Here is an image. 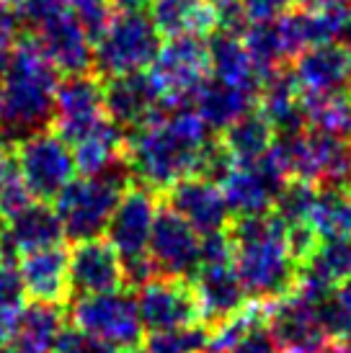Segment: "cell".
Segmentation results:
<instances>
[{
    "label": "cell",
    "instance_id": "6da1fadb",
    "mask_svg": "<svg viewBox=\"0 0 351 353\" xmlns=\"http://www.w3.org/2000/svg\"><path fill=\"white\" fill-rule=\"evenodd\" d=\"M215 137L191 103L168 108L160 119L127 134L124 160L132 181L163 194L181 178L194 176L202 150Z\"/></svg>",
    "mask_w": 351,
    "mask_h": 353
},
{
    "label": "cell",
    "instance_id": "7a4b0ae2",
    "mask_svg": "<svg viewBox=\"0 0 351 353\" xmlns=\"http://www.w3.org/2000/svg\"><path fill=\"white\" fill-rule=\"evenodd\" d=\"M233 237V263L254 302H274L294 289L300 263L290 250L287 225L279 216H233L227 227Z\"/></svg>",
    "mask_w": 351,
    "mask_h": 353
},
{
    "label": "cell",
    "instance_id": "3957f363",
    "mask_svg": "<svg viewBox=\"0 0 351 353\" xmlns=\"http://www.w3.org/2000/svg\"><path fill=\"white\" fill-rule=\"evenodd\" d=\"M59 80L62 78L57 68L26 34L10 50L8 70L0 83L3 111H6L3 134H0L3 142L16 145L37 132L52 129Z\"/></svg>",
    "mask_w": 351,
    "mask_h": 353
},
{
    "label": "cell",
    "instance_id": "277c9868",
    "mask_svg": "<svg viewBox=\"0 0 351 353\" xmlns=\"http://www.w3.org/2000/svg\"><path fill=\"white\" fill-rule=\"evenodd\" d=\"M132 183V173H108V176H80L70 181L52 201L65 227V237L73 243L93 240L106 232L111 214L122 194Z\"/></svg>",
    "mask_w": 351,
    "mask_h": 353
},
{
    "label": "cell",
    "instance_id": "5b68a950",
    "mask_svg": "<svg viewBox=\"0 0 351 353\" xmlns=\"http://www.w3.org/2000/svg\"><path fill=\"white\" fill-rule=\"evenodd\" d=\"M160 47L163 34L150 13H114L93 39V70L101 78L147 72Z\"/></svg>",
    "mask_w": 351,
    "mask_h": 353
},
{
    "label": "cell",
    "instance_id": "8992f818",
    "mask_svg": "<svg viewBox=\"0 0 351 353\" xmlns=\"http://www.w3.org/2000/svg\"><path fill=\"white\" fill-rule=\"evenodd\" d=\"M70 325L117 353H132L145 343V325L129 289L70 299Z\"/></svg>",
    "mask_w": 351,
    "mask_h": 353
},
{
    "label": "cell",
    "instance_id": "52a82bcc",
    "mask_svg": "<svg viewBox=\"0 0 351 353\" xmlns=\"http://www.w3.org/2000/svg\"><path fill=\"white\" fill-rule=\"evenodd\" d=\"M21 176L31 196L39 201H55L70 181L78 178L73 145L59 137L55 129H44L13 145Z\"/></svg>",
    "mask_w": 351,
    "mask_h": 353
},
{
    "label": "cell",
    "instance_id": "ba28073f",
    "mask_svg": "<svg viewBox=\"0 0 351 353\" xmlns=\"http://www.w3.org/2000/svg\"><path fill=\"white\" fill-rule=\"evenodd\" d=\"M168 108L191 103L199 85L209 78V47L202 37L163 39L153 68L147 70Z\"/></svg>",
    "mask_w": 351,
    "mask_h": 353
},
{
    "label": "cell",
    "instance_id": "9c48e42d",
    "mask_svg": "<svg viewBox=\"0 0 351 353\" xmlns=\"http://www.w3.org/2000/svg\"><path fill=\"white\" fill-rule=\"evenodd\" d=\"M106 121L104 78L96 70L80 75H62L55 99V119H52V129L59 137L75 145Z\"/></svg>",
    "mask_w": 351,
    "mask_h": 353
},
{
    "label": "cell",
    "instance_id": "30bf717a",
    "mask_svg": "<svg viewBox=\"0 0 351 353\" xmlns=\"http://www.w3.org/2000/svg\"><path fill=\"white\" fill-rule=\"evenodd\" d=\"M137 310L145 333H168L178 327L202 323V310L196 302L194 286L186 279L158 276L142 289H137Z\"/></svg>",
    "mask_w": 351,
    "mask_h": 353
},
{
    "label": "cell",
    "instance_id": "8fae6325",
    "mask_svg": "<svg viewBox=\"0 0 351 353\" xmlns=\"http://www.w3.org/2000/svg\"><path fill=\"white\" fill-rule=\"evenodd\" d=\"M160 204H163V194H158L155 188L142 186L137 181H132L127 191L122 194L106 227V240L117 248L122 261L147 255Z\"/></svg>",
    "mask_w": 351,
    "mask_h": 353
},
{
    "label": "cell",
    "instance_id": "7c38bea8",
    "mask_svg": "<svg viewBox=\"0 0 351 353\" xmlns=\"http://www.w3.org/2000/svg\"><path fill=\"white\" fill-rule=\"evenodd\" d=\"M147 255L153 258L160 276L191 281L196 268L202 265V235L184 216H178L166 204H160Z\"/></svg>",
    "mask_w": 351,
    "mask_h": 353
},
{
    "label": "cell",
    "instance_id": "4fadbf2b",
    "mask_svg": "<svg viewBox=\"0 0 351 353\" xmlns=\"http://www.w3.org/2000/svg\"><path fill=\"white\" fill-rule=\"evenodd\" d=\"M106 117L124 134L145 127L168 111L166 99L160 96L150 72H129L117 78H104Z\"/></svg>",
    "mask_w": 351,
    "mask_h": 353
},
{
    "label": "cell",
    "instance_id": "5bb4252c",
    "mask_svg": "<svg viewBox=\"0 0 351 353\" xmlns=\"http://www.w3.org/2000/svg\"><path fill=\"white\" fill-rule=\"evenodd\" d=\"M127 289L124 261L106 237L80 240L70 248V299Z\"/></svg>",
    "mask_w": 351,
    "mask_h": 353
},
{
    "label": "cell",
    "instance_id": "9a60e30c",
    "mask_svg": "<svg viewBox=\"0 0 351 353\" xmlns=\"http://www.w3.org/2000/svg\"><path fill=\"white\" fill-rule=\"evenodd\" d=\"M29 37L39 44L59 75L93 72V39L68 8L31 29Z\"/></svg>",
    "mask_w": 351,
    "mask_h": 353
},
{
    "label": "cell",
    "instance_id": "2e32d148",
    "mask_svg": "<svg viewBox=\"0 0 351 353\" xmlns=\"http://www.w3.org/2000/svg\"><path fill=\"white\" fill-rule=\"evenodd\" d=\"M163 204L184 216L199 235L225 232L233 222V212L220 183L202 176H189L173 183L168 191H163Z\"/></svg>",
    "mask_w": 351,
    "mask_h": 353
},
{
    "label": "cell",
    "instance_id": "e0dca14e",
    "mask_svg": "<svg viewBox=\"0 0 351 353\" xmlns=\"http://www.w3.org/2000/svg\"><path fill=\"white\" fill-rule=\"evenodd\" d=\"M287 181L290 178L282 173V168L274 163L272 155H266L254 165H235L230 176L220 183V188L230 204L233 216H251L269 214L279 188Z\"/></svg>",
    "mask_w": 351,
    "mask_h": 353
},
{
    "label": "cell",
    "instance_id": "ac0fdd59",
    "mask_svg": "<svg viewBox=\"0 0 351 353\" xmlns=\"http://www.w3.org/2000/svg\"><path fill=\"white\" fill-rule=\"evenodd\" d=\"M266 317L282 353H321L328 343V335L323 333L315 314V302L297 292L266 302Z\"/></svg>",
    "mask_w": 351,
    "mask_h": 353
},
{
    "label": "cell",
    "instance_id": "d6986e66",
    "mask_svg": "<svg viewBox=\"0 0 351 353\" xmlns=\"http://www.w3.org/2000/svg\"><path fill=\"white\" fill-rule=\"evenodd\" d=\"M196 302L202 310V323L207 327L230 320L233 314L245 310L254 302L245 292L240 276L235 271V263H205L191 276Z\"/></svg>",
    "mask_w": 351,
    "mask_h": 353
},
{
    "label": "cell",
    "instance_id": "ffe728a7",
    "mask_svg": "<svg viewBox=\"0 0 351 353\" xmlns=\"http://www.w3.org/2000/svg\"><path fill=\"white\" fill-rule=\"evenodd\" d=\"M19 274L34 302H70V250L65 243L23 253L19 258Z\"/></svg>",
    "mask_w": 351,
    "mask_h": 353
},
{
    "label": "cell",
    "instance_id": "44dd1931",
    "mask_svg": "<svg viewBox=\"0 0 351 353\" xmlns=\"http://www.w3.org/2000/svg\"><path fill=\"white\" fill-rule=\"evenodd\" d=\"M303 93H343L351 75V50L343 41H328L300 52L292 59Z\"/></svg>",
    "mask_w": 351,
    "mask_h": 353
},
{
    "label": "cell",
    "instance_id": "7402d4cb",
    "mask_svg": "<svg viewBox=\"0 0 351 353\" xmlns=\"http://www.w3.org/2000/svg\"><path fill=\"white\" fill-rule=\"evenodd\" d=\"M62 243H65V227L59 222L55 204L34 199L29 206L8 216V245L3 255L10 261H19L23 253Z\"/></svg>",
    "mask_w": 351,
    "mask_h": 353
},
{
    "label": "cell",
    "instance_id": "603a6c76",
    "mask_svg": "<svg viewBox=\"0 0 351 353\" xmlns=\"http://www.w3.org/2000/svg\"><path fill=\"white\" fill-rule=\"evenodd\" d=\"M65 330V307L49 302H29L10 325L3 353H55L59 333Z\"/></svg>",
    "mask_w": 351,
    "mask_h": 353
},
{
    "label": "cell",
    "instance_id": "cb8c5ba5",
    "mask_svg": "<svg viewBox=\"0 0 351 353\" xmlns=\"http://www.w3.org/2000/svg\"><path fill=\"white\" fill-rule=\"evenodd\" d=\"M191 106H194L199 117L205 119L207 127L212 129L215 134H222L233 121H238L243 114H248L251 108L258 106V99L251 90L209 75L194 93Z\"/></svg>",
    "mask_w": 351,
    "mask_h": 353
},
{
    "label": "cell",
    "instance_id": "d4e9b609",
    "mask_svg": "<svg viewBox=\"0 0 351 353\" xmlns=\"http://www.w3.org/2000/svg\"><path fill=\"white\" fill-rule=\"evenodd\" d=\"M207 47H209V75L251 90L258 99L263 75L258 72V68L245 50L243 37L217 29L215 34L207 37Z\"/></svg>",
    "mask_w": 351,
    "mask_h": 353
},
{
    "label": "cell",
    "instance_id": "484cf974",
    "mask_svg": "<svg viewBox=\"0 0 351 353\" xmlns=\"http://www.w3.org/2000/svg\"><path fill=\"white\" fill-rule=\"evenodd\" d=\"M150 16L163 39L202 37L217 31V10L212 0H153Z\"/></svg>",
    "mask_w": 351,
    "mask_h": 353
},
{
    "label": "cell",
    "instance_id": "4316f807",
    "mask_svg": "<svg viewBox=\"0 0 351 353\" xmlns=\"http://www.w3.org/2000/svg\"><path fill=\"white\" fill-rule=\"evenodd\" d=\"M127 148V134L117 124H101L96 132L73 145L75 165L80 176H108V173H122L129 170L124 160Z\"/></svg>",
    "mask_w": 351,
    "mask_h": 353
},
{
    "label": "cell",
    "instance_id": "83f0119b",
    "mask_svg": "<svg viewBox=\"0 0 351 353\" xmlns=\"http://www.w3.org/2000/svg\"><path fill=\"white\" fill-rule=\"evenodd\" d=\"M220 139L225 142V148L238 165H254L272 152L276 132H274L272 121L256 106L225 129Z\"/></svg>",
    "mask_w": 351,
    "mask_h": 353
},
{
    "label": "cell",
    "instance_id": "f1b7e54d",
    "mask_svg": "<svg viewBox=\"0 0 351 353\" xmlns=\"http://www.w3.org/2000/svg\"><path fill=\"white\" fill-rule=\"evenodd\" d=\"M243 44L261 75L292 65V54L284 41L279 21H256L243 31Z\"/></svg>",
    "mask_w": 351,
    "mask_h": 353
},
{
    "label": "cell",
    "instance_id": "f546056e",
    "mask_svg": "<svg viewBox=\"0 0 351 353\" xmlns=\"http://www.w3.org/2000/svg\"><path fill=\"white\" fill-rule=\"evenodd\" d=\"M307 127L315 132L351 139V96L343 93H303Z\"/></svg>",
    "mask_w": 351,
    "mask_h": 353
},
{
    "label": "cell",
    "instance_id": "4dcf8cb0",
    "mask_svg": "<svg viewBox=\"0 0 351 353\" xmlns=\"http://www.w3.org/2000/svg\"><path fill=\"white\" fill-rule=\"evenodd\" d=\"M310 225L321 237L351 235V188L318 186Z\"/></svg>",
    "mask_w": 351,
    "mask_h": 353
},
{
    "label": "cell",
    "instance_id": "1f68e13d",
    "mask_svg": "<svg viewBox=\"0 0 351 353\" xmlns=\"http://www.w3.org/2000/svg\"><path fill=\"white\" fill-rule=\"evenodd\" d=\"M315 199H318V186H315V183L303 181V178H290V181L279 188L272 212L279 216L287 227L305 225V222H310Z\"/></svg>",
    "mask_w": 351,
    "mask_h": 353
},
{
    "label": "cell",
    "instance_id": "d6a6232c",
    "mask_svg": "<svg viewBox=\"0 0 351 353\" xmlns=\"http://www.w3.org/2000/svg\"><path fill=\"white\" fill-rule=\"evenodd\" d=\"M31 201H34V196H31L23 176H21L13 145L6 142L3 152H0V212L6 216H13L23 206H29Z\"/></svg>",
    "mask_w": 351,
    "mask_h": 353
},
{
    "label": "cell",
    "instance_id": "836d02e7",
    "mask_svg": "<svg viewBox=\"0 0 351 353\" xmlns=\"http://www.w3.org/2000/svg\"><path fill=\"white\" fill-rule=\"evenodd\" d=\"M140 353H209V327L199 323L168 333H150Z\"/></svg>",
    "mask_w": 351,
    "mask_h": 353
},
{
    "label": "cell",
    "instance_id": "e575fe53",
    "mask_svg": "<svg viewBox=\"0 0 351 353\" xmlns=\"http://www.w3.org/2000/svg\"><path fill=\"white\" fill-rule=\"evenodd\" d=\"M26 286L19 274V261L0 255V320L13 325L19 312L26 307Z\"/></svg>",
    "mask_w": 351,
    "mask_h": 353
},
{
    "label": "cell",
    "instance_id": "d590c367",
    "mask_svg": "<svg viewBox=\"0 0 351 353\" xmlns=\"http://www.w3.org/2000/svg\"><path fill=\"white\" fill-rule=\"evenodd\" d=\"M315 314L328 341H351V310L336 292L315 302Z\"/></svg>",
    "mask_w": 351,
    "mask_h": 353
},
{
    "label": "cell",
    "instance_id": "8d00e7d4",
    "mask_svg": "<svg viewBox=\"0 0 351 353\" xmlns=\"http://www.w3.org/2000/svg\"><path fill=\"white\" fill-rule=\"evenodd\" d=\"M62 3H65V8L86 26V31L91 34V39H96L98 34L106 29V23L111 21V16H114L111 0H62Z\"/></svg>",
    "mask_w": 351,
    "mask_h": 353
},
{
    "label": "cell",
    "instance_id": "74e56055",
    "mask_svg": "<svg viewBox=\"0 0 351 353\" xmlns=\"http://www.w3.org/2000/svg\"><path fill=\"white\" fill-rule=\"evenodd\" d=\"M26 34H29V26H26L23 16L8 0H0V50L10 52Z\"/></svg>",
    "mask_w": 351,
    "mask_h": 353
},
{
    "label": "cell",
    "instance_id": "f35d334b",
    "mask_svg": "<svg viewBox=\"0 0 351 353\" xmlns=\"http://www.w3.org/2000/svg\"><path fill=\"white\" fill-rule=\"evenodd\" d=\"M55 353H117L111 351L108 345H104L101 341H96L93 335L83 333L75 325H65V330L59 333Z\"/></svg>",
    "mask_w": 351,
    "mask_h": 353
},
{
    "label": "cell",
    "instance_id": "ab89813d",
    "mask_svg": "<svg viewBox=\"0 0 351 353\" xmlns=\"http://www.w3.org/2000/svg\"><path fill=\"white\" fill-rule=\"evenodd\" d=\"M8 3L23 16L29 31L37 29V26L44 23L47 19H52L55 13L65 10V3H62V0H8Z\"/></svg>",
    "mask_w": 351,
    "mask_h": 353
},
{
    "label": "cell",
    "instance_id": "60d3db41",
    "mask_svg": "<svg viewBox=\"0 0 351 353\" xmlns=\"http://www.w3.org/2000/svg\"><path fill=\"white\" fill-rule=\"evenodd\" d=\"M245 16L251 23L256 21H279L284 13L294 8V0H243Z\"/></svg>",
    "mask_w": 351,
    "mask_h": 353
},
{
    "label": "cell",
    "instance_id": "b9f144b4",
    "mask_svg": "<svg viewBox=\"0 0 351 353\" xmlns=\"http://www.w3.org/2000/svg\"><path fill=\"white\" fill-rule=\"evenodd\" d=\"M153 0H111L114 13H150Z\"/></svg>",
    "mask_w": 351,
    "mask_h": 353
},
{
    "label": "cell",
    "instance_id": "7bdbcfd3",
    "mask_svg": "<svg viewBox=\"0 0 351 353\" xmlns=\"http://www.w3.org/2000/svg\"><path fill=\"white\" fill-rule=\"evenodd\" d=\"M336 3H341V0H294V8L300 10H325L336 6Z\"/></svg>",
    "mask_w": 351,
    "mask_h": 353
},
{
    "label": "cell",
    "instance_id": "ee69618b",
    "mask_svg": "<svg viewBox=\"0 0 351 353\" xmlns=\"http://www.w3.org/2000/svg\"><path fill=\"white\" fill-rule=\"evenodd\" d=\"M6 245H8V216L0 212V255L6 253Z\"/></svg>",
    "mask_w": 351,
    "mask_h": 353
},
{
    "label": "cell",
    "instance_id": "f6af8a7d",
    "mask_svg": "<svg viewBox=\"0 0 351 353\" xmlns=\"http://www.w3.org/2000/svg\"><path fill=\"white\" fill-rule=\"evenodd\" d=\"M336 294L341 296V302L351 310V276L346 279V281H341V284H339V289H336Z\"/></svg>",
    "mask_w": 351,
    "mask_h": 353
},
{
    "label": "cell",
    "instance_id": "bcb514c9",
    "mask_svg": "<svg viewBox=\"0 0 351 353\" xmlns=\"http://www.w3.org/2000/svg\"><path fill=\"white\" fill-rule=\"evenodd\" d=\"M8 335H10V323L0 320V353H3V348L8 343Z\"/></svg>",
    "mask_w": 351,
    "mask_h": 353
},
{
    "label": "cell",
    "instance_id": "7dc6e473",
    "mask_svg": "<svg viewBox=\"0 0 351 353\" xmlns=\"http://www.w3.org/2000/svg\"><path fill=\"white\" fill-rule=\"evenodd\" d=\"M8 59H10V52H3L0 50V83L6 78V70H8Z\"/></svg>",
    "mask_w": 351,
    "mask_h": 353
},
{
    "label": "cell",
    "instance_id": "c3c4849f",
    "mask_svg": "<svg viewBox=\"0 0 351 353\" xmlns=\"http://www.w3.org/2000/svg\"><path fill=\"white\" fill-rule=\"evenodd\" d=\"M341 41L351 50V19H349V23H346V31H343V39Z\"/></svg>",
    "mask_w": 351,
    "mask_h": 353
},
{
    "label": "cell",
    "instance_id": "681fc988",
    "mask_svg": "<svg viewBox=\"0 0 351 353\" xmlns=\"http://www.w3.org/2000/svg\"><path fill=\"white\" fill-rule=\"evenodd\" d=\"M3 121H6V111H3V96H0V134H3Z\"/></svg>",
    "mask_w": 351,
    "mask_h": 353
},
{
    "label": "cell",
    "instance_id": "f907efd6",
    "mask_svg": "<svg viewBox=\"0 0 351 353\" xmlns=\"http://www.w3.org/2000/svg\"><path fill=\"white\" fill-rule=\"evenodd\" d=\"M346 93L351 96V75H349V85H346Z\"/></svg>",
    "mask_w": 351,
    "mask_h": 353
},
{
    "label": "cell",
    "instance_id": "816d5d0a",
    "mask_svg": "<svg viewBox=\"0 0 351 353\" xmlns=\"http://www.w3.org/2000/svg\"><path fill=\"white\" fill-rule=\"evenodd\" d=\"M3 145H6V142H3V139H0V152H3Z\"/></svg>",
    "mask_w": 351,
    "mask_h": 353
},
{
    "label": "cell",
    "instance_id": "f5cc1de1",
    "mask_svg": "<svg viewBox=\"0 0 351 353\" xmlns=\"http://www.w3.org/2000/svg\"><path fill=\"white\" fill-rule=\"evenodd\" d=\"M132 353H135V351H132Z\"/></svg>",
    "mask_w": 351,
    "mask_h": 353
}]
</instances>
